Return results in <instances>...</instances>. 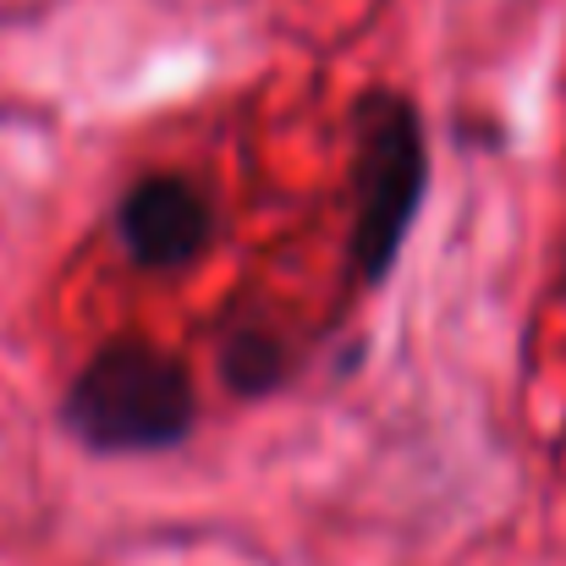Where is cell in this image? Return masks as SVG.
Masks as SVG:
<instances>
[{"label": "cell", "instance_id": "3957f363", "mask_svg": "<svg viewBox=\"0 0 566 566\" xmlns=\"http://www.w3.org/2000/svg\"><path fill=\"white\" fill-rule=\"evenodd\" d=\"M116 231L138 270L166 275V270H188L214 242V209L182 177H149V182L127 188L122 209H116Z\"/></svg>", "mask_w": 566, "mask_h": 566}, {"label": "cell", "instance_id": "7a4b0ae2", "mask_svg": "<svg viewBox=\"0 0 566 566\" xmlns=\"http://www.w3.org/2000/svg\"><path fill=\"white\" fill-rule=\"evenodd\" d=\"M353 270L364 286H379L396 264L407 226L429 188V149L412 99L369 94L353 116Z\"/></svg>", "mask_w": 566, "mask_h": 566}, {"label": "cell", "instance_id": "6da1fadb", "mask_svg": "<svg viewBox=\"0 0 566 566\" xmlns=\"http://www.w3.org/2000/svg\"><path fill=\"white\" fill-rule=\"evenodd\" d=\"M61 418L94 457L171 451L192 434V379L149 342H111L66 385Z\"/></svg>", "mask_w": 566, "mask_h": 566}]
</instances>
